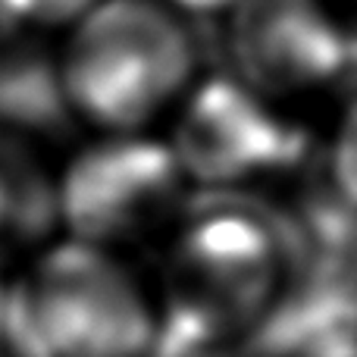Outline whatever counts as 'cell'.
Listing matches in <instances>:
<instances>
[{
    "mask_svg": "<svg viewBox=\"0 0 357 357\" xmlns=\"http://www.w3.org/2000/svg\"><path fill=\"white\" fill-rule=\"evenodd\" d=\"M66 113L54 63L19 35L0 41V129H56Z\"/></svg>",
    "mask_w": 357,
    "mask_h": 357,
    "instance_id": "ba28073f",
    "label": "cell"
},
{
    "mask_svg": "<svg viewBox=\"0 0 357 357\" xmlns=\"http://www.w3.org/2000/svg\"><path fill=\"white\" fill-rule=\"evenodd\" d=\"M232 60L251 91L295 94L345 73L351 41L320 0H238Z\"/></svg>",
    "mask_w": 357,
    "mask_h": 357,
    "instance_id": "8992f818",
    "label": "cell"
},
{
    "mask_svg": "<svg viewBox=\"0 0 357 357\" xmlns=\"http://www.w3.org/2000/svg\"><path fill=\"white\" fill-rule=\"evenodd\" d=\"M289 232L273 216L213 195L169 241L157 339L207 351L248 348L289 298Z\"/></svg>",
    "mask_w": 357,
    "mask_h": 357,
    "instance_id": "6da1fadb",
    "label": "cell"
},
{
    "mask_svg": "<svg viewBox=\"0 0 357 357\" xmlns=\"http://www.w3.org/2000/svg\"><path fill=\"white\" fill-rule=\"evenodd\" d=\"M185 178L167 144L113 135L82 151L56 178L63 238L116 254L167 226L182 204Z\"/></svg>",
    "mask_w": 357,
    "mask_h": 357,
    "instance_id": "277c9868",
    "label": "cell"
},
{
    "mask_svg": "<svg viewBox=\"0 0 357 357\" xmlns=\"http://www.w3.org/2000/svg\"><path fill=\"white\" fill-rule=\"evenodd\" d=\"M176 10L195 13V16H216V13H232L238 0H169Z\"/></svg>",
    "mask_w": 357,
    "mask_h": 357,
    "instance_id": "30bf717a",
    "label": "cell"
},
{
    "mask_svg": "<svg viewBox=\"0 0 357 357\" xmlns=\"http://www.w3.org/2000/svg\"><path fill=\"white\" fill-rule=\"evenodd\" d=\"M98 0H6L19 25H69L79 22Z\"/></svg>",
    "mask_w": 357,
    "mask_h": 357,
    "instance_id": "9c48e42d",
    "label": "cell"
},
{
    "mask_svg": "<svg viewBox=\"0 0 357 357\" xmlns=\"http://www.w3.org/2000/svg\"><path fill=\"white\" fill-rule=\"evenodd\" d=\"M154 342V301L110 251L60 238L3 279L6 357H148Z\"/></svg>",
    "mask_w": 357,
    "mask_h": 357,
    "instance_id": "7a4b0ae2",
    "label": "cell"
},
{
    "mask_svg": "<svg viewBox=\"0 0 357 357\" xmlns=\"http://www.w3.org/2000/svg\"><path fill=\"white\" fill-rule=\"evenodd\" d=\"M19 35V22L16 16L10 13V6H6V0H0V41H10V38Z\"/></svg>",
    "mask_w": 357,
    "mask_h": 357,
    "instance_id": "8fae6325",
    "label": "cell"
},
{
    "mask_svg": "<svg viewBox=\"0 0 357 357\" xmlns=\"http://www.w3.org/2000/svg\"><path fill=\"white\" fill-rule=\"evenodd\" d=\"M167 148L185 182L226 191L298 167L307 157V135L248 85L210 79L188 98Z\"/></svg>",
    "mask_w": 357,
    "mask_h": 357,
    "instance_id": "5b68a950",
    "label": "cell"
},
{
    "mask_svg": "<svg viewBox=\"0 0 357 357\" xmlns=\"http://www.w3.org/2000/svg\"><path fill=\"white\" fill-rule=\"evenodd\" d=\"M56 73L69 110L135 135L188 85L195 44L176 10L157 0H98L75 22Z\"/></svg>",
    "mask_w": 357,
    "mask_h": 357,
    "instance_id": "3957f363",
    "label": "cell"
},
{
    "mask_svg": "<svg viewBox=\"0 0 357 357\" xmlns=\"http://www.w3.org/2000/svg\"><path fill=\"white\" fill-rule=\"evenodd\" d=\"M56 229V178L29 144L0 132V270L50 245Z\"/></svg>",
    "mask_w": 357,
    "mask_h": 357,
    "instance_id": "52a82bcc",
    "label": "cell"
}]
</instances>
